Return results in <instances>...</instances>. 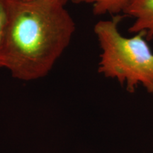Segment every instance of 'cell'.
<instances>
[{
  "label": "cell",
  "instance_id": "3",
  "mask_svg": "<svg viewBox=\"0 0 153 153\" xmlns=\"http://www.w3.org/2000/svg\"><path fill=\"white\" fill-rule=\"evenodd\" d=\"M123 13L134 19L130 32L153 37V0H131Z\"/></svg>",
  "mask_w": 153,
  "mask_h": 153
},
{
  "label": "cell",
  "instance_id": "1",
  "mask_svg": "<svg viewBox=\"0 0 153 153\" xmlns=\"http://www.w3.org/2000/svg\"><path fill=\"white\" fill-rule=\"evenodd\" d=\"M57 0H9L4 68L13 77H44L68 47L75 23Z\"/></svg>",
  "mask_w": 153,
  "mask_h": 153
},
{
  "label": "cell",
  "instance_id": "6",
  "mask_svg": "<svg viewBox=\"0 0 153 153\" xmlns=\"http://www.w3.org/2000/svg\"><path fill=\"white\" fill-rule=\"evenodd\" d=\"M57 1H60V2H62V4H64L65 5V4H66V3L68 2V1H69V0H57ZM70 1H71V0H70Z\"/></svg>",
  "mask_w": 153,
  "mask_h": 153
},
{
  "label": "cell",
  "instance_id": "5",
  "mask_svg": "<svg viewBox=\"0 0 153 153\" xmlns=\"http://www.w3.org/2000/svg\"><path fill=\"white\" fill-rule=\"evenodd\" d=\"M9 0H0V68H4Z\"/></svg>",
  "mask_w": 153,
  "mask_h": 153
},
{
  "label": "cell",
  "instance_id": "4",
  "mask_svg": "<svg viewBox=\"0 0 153 153\" xmlns=\"http://www.w3.org/2000/svg\"><path fill=\"white\" fill-rule=\"evenodd\" d=\"M74 4H89L92 5L93 13L97 16L106 14H117L123 12L131 0H71Z\"/></svg>",
  "mask_w": 153,
  "mask_h": 153
},
{
  "label": "cell",
  "instance_id": "2",
  "mask_svg": "<svg viewBox=\"0 0 153 153\" xmlns=\"http://www.w3.org/2000/svg\"><path fill=\"white\" fill-rule=\"evenodd\" d=\"M120 16L100 21L94 33L101 48L98 71L116 80L129 92L142 87L153 94V53L144 34L126 37L118 30Z\"/></svg>",
  "mask_w": 153,
  "mask_h": 153
}]
</instances>
